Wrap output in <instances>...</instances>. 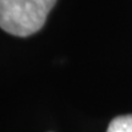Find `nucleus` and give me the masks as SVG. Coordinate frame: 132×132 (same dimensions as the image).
Segmentation results:
<instances>
[{
    "mask_svg": "<svg viewBox=\"0 0 132 132\" xmlns=\"http://www.w3.org/2000/svg\"><path fill=\"white\" fill-rule=\"evenodd\" d=\"M56 0H0V28L28 37L43 28Z\"/></svg>",
    "mask_w": 132,
    "mask_h": 132,
    "instance_id": "f257e3e1",
    "label": "nucleus"
},
{
    "mask_svg": "<svg viewBox=\"0 0 132 132\" xmlns=\"http://www.w3.org/2000/svg\"><path fill=\"white\" fill-rule=\"evenodd\" d=\"M106 132H132V114L113 119Z\"/></svg>",
    "mask_w": 132,
    "mask_h": 132,
    "instance_id": "f03ea898",
    "label": "nucleus"
}]
</instances>
